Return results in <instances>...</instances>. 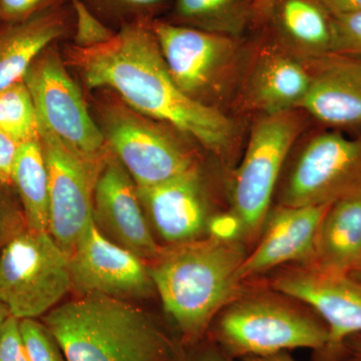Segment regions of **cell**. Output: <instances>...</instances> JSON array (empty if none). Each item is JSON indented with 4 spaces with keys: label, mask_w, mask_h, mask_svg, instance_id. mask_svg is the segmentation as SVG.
I'll return each mask as SVG.
<instances>
[{
    "label": "cell",
    "mask_w": 361,
    "mask_h": 361,
    "mask_svg": "<svg viewBox=\"0 0 361 361\" xmlns=\"http://www.w3.org/2000/svg\"><path fill=\"white\" fill-rule=\"evenodd\" d=\"M104 21H118L121 27L140 20H157L156 16L171 7L173 0H84Z\"/></svg>",
    "instance_id": "d4e9b609"
},
{
    "label": "cell",
    "mask_w": 361,
    "mask_h": 361,
    "mask_svg": "<svg viewBox=\"0 0 361 361\" xmlns=\"http://www.w3.org/2000/svg\"><path fill=\"white\" fill-rule=\"evenodd\" d=\"M272 278V288L307 304L329 329V341L315 361H343L342 344L361 334V282L348 274H334L306 264H293Z\"/></svg>",
    "instance_id": "8fae6325"
},
{
    "label": "cell",
    "mask_w": 361,
    "mask_h": 361,
    "mask_svg": "<svg viewBox=\"0 0 361 361\" xmlns=\"http://www.w3.org/2000/svg\"><path fill=\"white\" fill-rule=\"evenodd\" d=\"M151 25L180 90L199 103L228 113L236 97L249 44L159 18Z\"/></svg>",
    "instance_id": "5b68a950"
},
{
    "label": "cell",
    "mask_w": 361,
    "mask_h": 361,
    "mask_svg": "<svg viewBox=\"0 0 361 361\" xmlns=\"http://www.w3.org/2000/svg\"><path fill=\"white\" fill-rule=\"evenodd\" d=\"M0 130L20 144L39 139V116L25 80L0 90Z\"/></svg>",
    "instance_id": "cb8c5ba5"
},
{
    "label": "cell",
    "mask_w": 361,
    "mask_h": 361,
    "mask_svg": "<svg viewBox=\"0 0 361 361\" xmlns=\"http://www.w3.org/2000/svg\"><path fill=\"white\" fill-rule=\"evenodd\" d=\"M264 32L249 44L245 66L232 106L237 113L253 115L254 118L298 109L310 85L305 59L292 54L267 30Z\"/></svg>",
    "instance_id": "7c38bea8"
},
{
    "label": "cell",
    "mask_w": 361,
    "mask_h": 361,
    "mask_svg": "<svg viewBox=\"0 0 361 361\" xmlns=\"http://www.w3.org/2000/svg\"><path fill=\"white\" fill-rule=\"evenodd\" d=\"M348 275H350V276L355 278L356 280H358V281L361 282V256L360 261H358L357 265H356V267L355 268V270H353V272Z\"/></svg>",
    "instance_id": "f35d334b"
},
{
    "label": "cell",
    "mask_w": 361,
    "mask_h": 361,
    "mask_svg": "<svg viewBox=\"0 0 361 361\" xmlns=\"http://www.w3.org/2000/svg\"><path fill=\"white\" fill-rule=\"evenodd\" d=\"M71 291L78 297L103 295L145 300L157 293L149 263L116 245L90 223L68 257Z\"/></svg>",
    "instance_id": "5bb4252c"
},
{
    "label": "cell",
    "mask_w": 361,
    "mask_h": 361,
    "mask_svg": "<svg viewBox=\"0 0 361 361\" xmlns=\"http://www.w3.org/2000/svg\"><path fill=\"white\" fill-rule=\"evenodd\" d=\"M361 256V195L329 206L318 228L310 265L334 274H350Z\"/></svg>",
    "instance_id": "44dd1931"
},
{
    "label": "cell",
    "mask_w": 361,
    "mask_h": 361,
    "mask_svg": "<svg viewBox=\"0 0 361 361\" xmlns=\"http://www.w3.org/2000/svg\"><path fill=\"white\" fill-rule=\"evenodd\" d=\"M20 144L0 130V185L13 187V173Z\"/></svg>",
    "instance_id": "1f68e13d"
},
{
    "label": "cell",
    "mask_w": 361,
    "mask_h": 361,
    "mask_svg": "<svg viewBox=\"0 0 361 361\" xmlns=\"http://www.w3.org/2000/svg\"><path fill=\"white\" fill-rule=\"evenodd\" d=\"M331 16L361 13V0H318Z\"/></svg>",
    "instance_id": "836d02e7"
},
{
    "label": "cell",
    "mask_w": 361,
    "mask_h": 361,
    "mask_svg": "<svg viewBox=\"0 0 361 361\" xmlns=\"http://www.w3.org/2000/svg\"><path fill=\"white\" fill-rule=\"evenodd\" d=\"M13 187L0 185V252L7 242L26 227L25 216Z\"/></svg>",
    "instance_id": "f1b7e54d"
},
{
    "label": "cell",
    "mask_w": 361,
    "mask_h": 361,
    "mask_svg": "<svg viewBox=\"0 0 361 361\" xmlns=\"http://www.w3.org/2000/svg\"><path fill=\"white\" fill-rule=\"evenodd\" d=\"M9 316H11V312H9L8 308L6 307V304L0 301V334H1L4 323L8 319Z\"/></svg>",
    "instance_id": "74e56055"
},
{
    "label": "cell",
    "mask_w": 361,
    "mask_h": 361,
    "mask_svg": "<svg viewBox=\"0 0 361 361\" xmlns=\"http://www.w3.org/2000/svg\"><path fill=\"white\" fill-rule=\"evenodd\" d=\"M0 361H28L21 338L20 319L9 316L0 334Z\"/></svg>",
    "instance_id": "4dcf8cb0"
},
{
    "label": "cell",
    "mask_w": 361,
    "mask_h": 361,
    "mask_svg": "<svg viewBox=\"0 0 361 361\" xmlns=\"http://www.w3.org/2000/svg\"><path fill=\"white\" fill-rule=\"evenodd\" d=\"M68 0H0V25L32 18Z\"/></svg>",
    "instance_id": "f546056e"
},
{
    "label": "cell",
    "mask_w": 361,
    "mask_h": 361,
    "mask_svg": "<svg viewBox=\"0 0 361 361\" xmlns=\"http://www.w3.org/2000/svg\"><path fill=\"white\" fill-rule=\"evenodd\" d=\"M65 6L0 25V90L25 80L33 61L68 32L71 14Z\"/></svg>",
    "instance_id": "d6986e66"
},
{
    "label": "cell",
    "mask_w": 361,
    "mask_h": 361,
    "mask_svg": "<svg viewBox=\"0 0 361 361\" xmlns=\"http://www.w3.org/2000/svg\"><path fill=\"white\" fill-rule=\"evenodd\" d=\"M331 54L361 56V13L332 16Z\"/></svg>",
    "instance_id": "83f0119b"
},
{
    "label": "cell",
    "mask_w": 361,
    "mask_h": 361,
    "mask_svg": "<svg viewBox=\"0 0 361 361\" xmlns=\"http://www.w3.org/2000/svg\"><path fill=\"white\" fill-rule=\"evenodd\" d=\"M361 195V135L308 129L292 148L275 195L276 205H331Z\"/></svg>",
    "instance_id": "52a82bcc"
},
{
    "label": "cell",
    "mask_w": 361,
    "mask_h": 361,
    "mask_svg": "<svg viewBox=\"0 0 361 361\" xmlns=\"http://www.w3.org/2000/svg\"><path fill=\"white\" fill-rule=\"evenodd\" d=\"M343 361H361V334L349 336L342 344Z\"/></svg>",
    "instance_id": "e575fe53"
},
{
    "label": "cell",
    "mask_w": 361,
    "mask_h": 361,
    "mask_svg": "<svg viewBox=\"0 0 361 361\" xmlns=\"http://www.w3.org/2000/svg\"><path fill=\"white\" fill-rule=\"evenodd\" d=\"M25 82L37 109L40 127L71 151L92 163H104L111 151L101 128L87 111L80 87L54 44L33 61Z\"/></svg>",
    "instance_id": "30bf717a"
},
{
    "label": "cell",
    "mask_w": 361,
    "mask_h": 361,
    "mask_svg": "<svg viewBox=\"0 0 361 361\" xmlns=\"http://www.w3.org/2000/svg\"><path fill=\"white\" fill-rule=\"evenodd\" d=\"M276 0H255L254 1V27L263 28Z\"/></svg>",
    "instance_id": "d590c367"
},
{
    "label": "cell",
    "mask_w": 361,
    "mask_h": 361,
    "mask_svg": "<svg viewBox=\"0 0 361 361\" xmlns=\"http://www.w3.org/2000/svg\"><path fill=\"white\" fill-rule=\"evenodd\" d=\"M305 61L310 85L299 110L325 129L361 135V56L329 54Z\"/></svg>",
    "instance_id": "e0dca14e"
},
{
    "label": "cell",
    "mask_w": 361,
    "mask_h": 361,
    "mask_svg": "<svg viewBox=\"0 0 361 361\" xmlns=\"http://www.w3.org/2000/svg\"><path fill=\"white\" fill-rule=\"evenodd\" d=\"M71 291L68 256L49 232L25 227L0 252V301L18 319H39Z\"/></svg>",
    "instance_id": "ba28073f"
},
{
    "label": "cell",
    "mask_w": 361,
    "mask_h": 361,
    "mask_svg": "<svg viewBox=\"0 0 361 361\" xmlns=\"http://www.w3.org/2000/svg\"><path fill=\"white\" fill-rule=\"evenodd\" d=\"M207 337L225 355L242 360L296 348L319 353L329 329L314 311L265 294H241L214 319Z\"/></svg>",
    "instance_id": "277c9868"
},
{
    "label": "cell",
    "mask_w": 361,
    "mask_h": 361,
    "mask_svg": "<svg viewBox=\"0 0 361 361\" xmlns=\"http://www.w3.org/2000/svg\"><path fill=\"white\" fill-rule=\"evenodd\" d=\"M241 361H295L288 351H282V353H275L267 356H259V357H248Z\"/></svg>",
    "instance_id": "8d00e7d4"
},
{
    "label": "cell",
    "mask_w": 361,
    "mask_h": 361,
    "mask_svg": "<svg viewBox=\"0 0 361 361\" xmlns=\"http://www.w3.org/2000/svg\"><path fill=\"white\" fill-rule=\"evenodd\" d=\"M311 118L295 109L255 116L239 167L230 188V208L238 221L244 243L258 239L272 207L278 180L299 137Z\"/></svg>",
    "instance_id": "8992f818"
},
{
    "label": "cell",
    "mask_w": 361,
    "mask_h": 361,
    "mask_svg": "<svg viewBox=\"0 0 361 361\" xmlns=\"http://www.w3.org/2000/svg\"><path fill=\"white\" fill-rule=\"evenodd\" d=\"M263 28L298 58L331 54L332 16L318 0H276Z\"/></svg>",
    "instance_id": "ffe728a7"
},
{
    "label": "cell",
    "mask_w": 361,
    "mask_h": 361,
    "mask_svg": "<svg viewBox=\"0 0 361 361\" xmlns=\"http://www.w3.org/2000/svg\"><path fill=\"white\" fill-rule=\"evenodd\" d=\"M183 361H237L225 355L208 337L186 348Z\"/></svg>",
    "instance_id": "d6a6232c"
},
{
    "label": "cell",
    "mask_w": 361,
    "mask_h": 361,
    "mask_svg": "<svg viewBox=\"0 0 361 361\" xmlns=\"http://www.w3.org/2000/svg\"><path fill=\"white\" fill-rule=\"evenodd\" d=\"M92 221L104 237L147 262L161 250L142 209L137 185L111 152L94 185Z\"/></svg>",
    "instance_id": "9a60e30c"
},
{
    "label": "cell",
    "mask_w": 361,
    "mask_h": 361,
    "mask_svg": "<svg viewBox=\"0 0 361 361\" xmlns=\"http://www.w3.org/2000/svg\"><path fill=\"white\" fill-rule=\"evenodd\" d=\"M39 135L49 172V233L70 257L92 222L94 185L104 163L80 158L40 126Z\"/></svg>",
    "instance_id": "4fadbf2b"
},
{
    "label": "cell",
    "mask_w": 361,
    "mask_h": 361,
    "mask_svg": "<svg viewBox=\"0 0 361 361\" xmlns=\"http://www.w3.org/2000/svg\"><path fill=\"white\" fill-rule=\"evenodd\" d=\"M329 206L271 207L257 245L240 268L242 281L283 265L310 264L318 228Z\"/></svg>",
    "instance_id": "ac0fdd59"
},
{
    "label": "cell",
    "mask_w": 361,
    "mask_h": 361,
    "mask_svg": "<svg viewBox=\"0 0 361 361\" xmlns=\"http://www.w3.org/2000/svg\"><path fill=\"white\" fill-rule=\"evenodd\" d=\"M255 0H173L170 23L243 39L254 27Z\"/></svg>",
    "instance_id": "603a6c76"
},
{
    "label": "cell",
    "mask_w": 361,
    "mask_h": 361,
    "mask_svg": "<svg viewBox=\"0 0 361 361\" xmlns=\"http://www.w3.org/2000/svg\"><path fill=\"white\" fill-rule=\"evenodd\" d=\"M20 329L28 361H68L56 337L42 320L21 319Z\"/></svg>",
    "instance_id": "4316f807"
},
{
    "label": "cell",
    "mask_w": 361,
    "mask_h": 361,
    "mask_svg": "<svg viewBox=\"0 0 361 361\" xmlns=\"http://www.w3.org/2000/svg\"><path fill=\"white\" fill-rule=\"evenodd\" d=\"M68 361H183L186 348L153 315L128 301L78 297L40 318Z\"/></svg>",
    "instance_id": "3957f363"
},
{
    "label": "cell",
    "mask_w": 361,
    "mask_h": 361,
    "mask_svg": "<svg viewBox=\"0 0 361 361\" xmlns=\"http://www.w3.org/2000/svg\"><path fill=\"white\" fill-rule=\"evenodd\" d=\"M103 123L109 149L137 187L156 186L199 168L180 133L165 123L122 106L106 109Z\"/></svg>",
    "instance_id": "9c48e42d"
},
{
    "label": "cell",
    "mask_w": 361,
    "mask_h": 361,
    "mask_svg": "<svg viewBox=\"0 0 361 361\" xmlns=\"http://www.w3.org/2000/svg\"><path fill=\"white\" fill-rule=\"evenodd\" d=\"M73 9L75 47L90 49L110 42L116 32L104 23L84 0H68Z\"/></svg>",
    "instance_id": "484cf974"
},
{
    "label": "cell",
    "mask_w": 361,
    "mask_h": 361,
    "mask_svg": "<svg viewBox=\"0 0 361 361\" xmlns=\"http://www.w3.org/2000/svg\"><path fill=\"white\" fill-rule=\"evenodd\" d=\"M137 188L152 231L165 246L208 236L211 210L200 168L156 186Z\"/></svg>",
    "instance_id": "2e32d148"
},
{
    "label": "cell",
    "mask_w": 361,
    "mask_h": 361,
    "mask_svg": "<svg viewBox=\"0 0 361 361\" xmlns=\"http://www.w3.org/2000/svg\"><path fill=\"white\" fill-rule=\"evenodd\" d=\"M13 188L23 209L26 227L49 232V180L40 139L20 144L14 164Z\"/></svg>",
    "instance_id": "7402d4cb"
},
{
    "label": "cell",
    "mask_w": 361,
    "mask_h": 361,
    "mask_svg": "<svg viewBox=\"0 0 361 361\" xmlns=\"http://www.w3.org/2000/svg\"><path fill=\"white\" fill-rule=\"evenodd\" d=\"M123 25L99 47H75L71 61L90 89L115 90L128 108L198 142L225 164L236 155L239 121L188 97L171 77L151 25Z\"/></svg>",
    "instance_id": "6da1fadb"
},
{
    "label": "cell",
    "mask_w": 361,
    "mask_h": 361,
    "mask_svg": "<svg viewBox=\"0 0 361 361\" xmlns=\"http://www.w3.org/2000/svg\"><path fill=\"white\" fill-rule=\"evenodd\" d=\"M248 252L239 239L208 236L161 246L149 269L164 310L185 348L203 341L228 304L241 295Z\"/></svg>",
    "instance_id": "7a4b0ae2"
}]
</instances>
